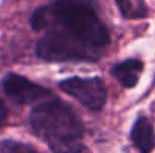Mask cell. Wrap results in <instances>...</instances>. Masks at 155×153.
Instances as JSON below:
<instances>
[{"mask_svg":"<svg viewBox=\"0 0 155 153\" xmlns=\"http://www.w3.org/2000/svg\"><path fill=\"white\" fill-rule=\"evenodd\" d=\"M35 32L54 36L101 59L110 45V33L95 8L56 0L38 8L30 17Z\"/></svg>","mask_w":155,"mask_h":153,"instance_id":"6da1fadb","label":"cell"},{"mask_svg":"<svg viewBox=\"0 0 155 153\" xmlns=\"http://www.w3.org/2000/svg\"><path fill=\"white\" fill-rule=\"evenodd\" d=\"M29 120L33 134L53 153H84V125L66 102L53 98L41 101Z\"/></svg>","mask_w":155,"mask_h":153,"instance_id":"7a4b0ae2","label":"cell"},{"mask_svg":"<svg viewBox=\"0 0 155 153\" xmlns=\"http://www.w3.org/2000/svg\"><path fill=\"white\" fill-rule=\"evenodd\" d=\"M59 89L91 111H101L107 102V87L100 77H71L59 81Z\"/></svg>","mask_w":155,"mask_h":153,"instance_id":"3957f363","label":"cell"},{"mask_svg":"<svg viewBox=\"0 0 155 153\" xmlns=\"http://www.w3.org/2000/svg\"><path fill=\"white\" fill-rule=\"evenodd\" d=\"M2 89L11 101L18 105H32L45 101L51 96V92L48 89L15 72L5 75V78L2 80Z\"/></svg>","mask_w":155,"mask_h":153,"instance_id":"277c9868","label":"cell"},{"mask_svg":"<svg viewBox=\"0 0 155 153\" xmlns=\"http://www.w3.org/2000/svg\"><path fill=\"white\" fill-rule=\"evenodd\" d=\"M130 140L139 153H151L155 147V132L151 120L146 116H139L131 128Z\"/></svg>","mask_w":155,"mask_h":153,"instance_id":"5b68a950","label":"cell"},{"mask_svg":"<svg viewBox=\"0 0 155 153\" xmlns=\"http://www.w3.org/2000/svg\"><path fill=\"white\" fill-rule=\"evenodd\" d=\"M143 62L140 59H125L116 65L111 66V75L116 78L122 87L125 89H134L142 77L143 72Z\"/></svg>","mask_w":155,"mask_h":153,"instance_id":"8992f818","label":"cell"},{"mask_svg":"<svg viewBox=\"0 0 155 153\" xmlns=\"http://www.w3.org/2000/svg\"><path fill=\"white\" fill-rule=\"evenodd\" d=\"M122 18L125 20H145L149 17V8L145 0H114Z\"/></svg>","mask_w":155,"mask_h":153,"instance_id":"52a82bcc","label":"cell"},{"mask_svg":"<svg viewBox=\"0 0 155 153\" xmlns=\"http://www.w3.org/2000/svg\"><path fill=\"white\" fill-rule=\"evenodd\" d=\"M0 153H39L35 147L17 141V140H2L0 141Z\"/></svg>","mask_w":155,"mask_h":153,"instance_id":"ba28073f","label":"cell"},{"mask_svg":"<svg viewBox=\"0 0 155 153\" xmlns=\"http://www.w3.org/2000/svg\"><path fill=\"white\" fill-rule=\"evenodd\" d=\"M6 122H8V108L5 102L0 99V129L6 125Z\"/></svg>","mask_w":155,"mask_h":153,"instance_id":"9c48e42d","label":"cell"},{"mask_svg":"<svg viewBox=\"0 0 155 153\" xmlns=\"http://www.w3.org/2000/svg\"><path fill=\"white\" fill-rule=\"evenodd\" d=\"M68 2H74V3H80V5H87V6H92L95 8L97 6V0H68Z\"/></svg>","mask_w":155,"mask_h":153,"instance_id":"30bf717a","label":"cell"}]
</instances>
